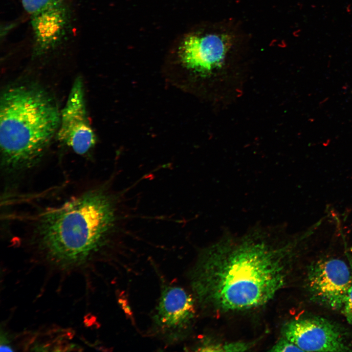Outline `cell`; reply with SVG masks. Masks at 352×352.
<instances>
[{
	"label": "cell",
	"instance_id": "cell-12",
	"mask_svg": "<svg viewBox=\"0 0 352 352\" xmlns=\"http://www.w3.org/2000/svg\"><path fill=\"white\" fill-rule=\"evenodd\" d=\"M342 309L347 321L352 325V284L348 291Z\"/></svg>",
	"mask_w": 352,
	"mask_h": 352
},
{
	"label": "cell",
	"instance_id": "cell-3",
	"mask_svg": "<svg viewBox=\"0 0 352 352\" xmlns=\"http://www.w3.org/2000/svg\"><path fill=\"white\" fill-rule=\"evenodd\" d=\"M61 113L43 88L10 87L0 100V168L4 177L20 178L41 161L57 133Z\"/></svg>",
	"mask_w": 352,
	"mask_h": 352
},
{
	"label": "cell",
	"instance_id": "cell-2",
	"mask_svg": "<svg viewBox=\"0 0 352 352\" xmlns=\"http://www.w3.org/2000/svg\"><path fill=\"white\" fill-rule=\"evenodd\" d=\"M52 189L18 194L14 201L19 207L7 219L22 227L25 244L41 262L60 271L86 267L116 231L114 196L103 185Z\"/></svg>",
	"mask_w": 352,
	"mask_h": 352
},
{
	"label": "cell",
	"instance_id": "cell-1",
	"mask_svg": "<svg viewBox=\"0 0 352 352\" xmlns=\"http://www.w3.org/2000/svg\"><path fill=\"white\" fill-rule=\"evenodd\" d=\"M301 239L279 225L257 224L241 235L226 231L201 251L190 272L195 298L222 312L265 305L285 286Z\"/></svg>",
	"mask_w": 352,
	"mask_h": 352
},
{
	"label": "cell",
	"instance_id": "cell-10",
	"mask_svg": "<svg viewBox=\"0 0 352 352\" xmlns=\"http://www.w3.org/2000/svg\"><path fill=\"white\" fill-rule=\"evenodd\" d=\"M251 344L246 342L235 341L218 343L209 340L203 341L198 347L201 352H243L251 347Z\"/></svg>",
	"mask_w": 352,
	"mask_h": 352
},
{
	"label": "cell",
	"instance_id": "cell-6",
	"mask_svg": "<svg viewBox=\"0 0 352 352\" xmlns=\"http://www.w3.org/2000/svg\"><path fill=\"white\" fill-rule=\"evenodd\" d=\"M307 286L310 298L328 308L342 309L352 284L347 264L337 258L313 263L308 270Z\"/></svg>",
	"mask_w": 352,
	"mask_h": 352
},
{
	"label": "cell",
	"instance_id": "cell-9",
	"mask_svg": "<svg viewBox=\"0 0 352 352\" xmlns=\"http://www.w3.org/2000/svg\"><path fill=\"white\" fill-rule=\"evenodd\" d=\"M231 43V36L226 33L192 34L182 42L180 57L187 68L207 74L222 66Z\"/></svg>",
	"mask_w": 352,
	"mask_h": 352
},
{
	"label": "cell",
	"instance_id": "cell-5",
	"mask_svg": "<svg viewBox=\"0 0 352 352\" xmlns=\"http://www.w3.org/2000/svg\"><path fill=\"white\" fill-rule=\"evenodd\" d=\"M33 35V55L54 49L66 34L69 14L66 0H22Z\"/></svg>",
	"mask_w": 352,
	"mask_h": 352
},
{
	"label": "cell",
	"instance_id": "cell-4",
	"mask_svg": "<svg viewBox=\"0 0 352 352\" xmlns=\"http://www.w3.org/2000/svg\"><path fill=\"white\" fill-rule=\"evenodd\" d=\"M195 300L183 288L164 286L153 316L154 332L168 343L184 340L195 318Z\"/></svg>",
	"mask_w": 352,
	"mask_h": 352
},
{
	"label": "cell",
	"instance_id": "cell-11",
	"mask_svg": "<svg viewBox=\"0 0 352 352\" xmlns=\"http://www.w3.org/2000/svg\"><path fill=\"white\" fill-rule=\"evenodd\" d=\"M270 352H304L293 342L283 337L279 339L270 350Z\"/></svg>",
	"mask_w": 352,
	"mask_h": 352
},
{
	"label": "cell",
	"instance_id": "cell-7",
	"mask_svg": "<svg viewBox=\"0 0 352 352\" xmlns=\"http://www.w3.org/2000/svg\"><path fill=\"white\" fill-rule=\"evenodd\" d=\"M57 134L59 140L78 154H86L95 144L96 137L88 118L84 84L80 77L74 80L62 110Z\"/></svg>",
	"mask_w": 352,
	"mask_h": 352
},
{
	"label": "cell",
	"instance_id": "cell-8",
	"mask_svg": "<svg viewBox=\"0 0 352 352\" xmlns=\"http://www.w3.org/2000/svg\"><path fill=\"white\" fill-rule=\"evenodd\" d=\"M282 334L304 352L351 351L340 329L320 317H305L289 321L284 326Z\"/></svg>",
	"mask_w": 352,
	"mask_h": 352
}]
</instances>
